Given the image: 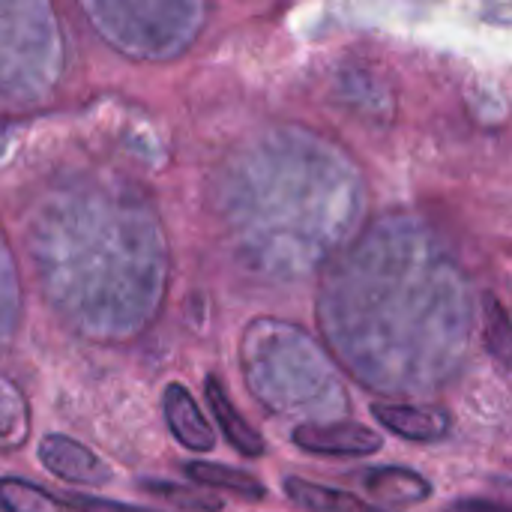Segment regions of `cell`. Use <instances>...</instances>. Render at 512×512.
Segmentation results:
<instances>
[{"label": "cell", "instance_id": "obj_12", "mask_svg": "<svg viewBox=\"0 0 512 512\" xmlns=\"http://www.w3.org/2000/svg\"><path fill=\"white\" fill-rule=\"evenodd\" d=\"M150 495L156 498H165L171 501L174 507L186 512H222V498H216L213 492H201V489H186V486H177V483H168V480H144L141 483Z\"/></svg>", "mask_w": 512, "mask_h": 512}, {"label": "cell", "instance_id": "obj_6", "mask_svg": "<svg viewBox=\"0 0 512 512\" xmlns=\"http://www.w3.org/2000/svg\"><path fill=\"white\" fill-rule=\"evenodd\" d=\"M366 489L372 498H378L387 507H414L432 498V483L402 465H387V468H375L366 477Z\"/></svg>", "mask_w": 512, "mask_h": 512}, {"label": "cell", "instance_id": "obj_14", "mask_svg": "<svg viewBox=\"0 0 512 512\" xmlns=\"http://www.w3.org/2000/svg\"><path fill=\"white\" fill-rule=\"evenodd\" d=\"M447 512H512V507L498 504V501H489V498H462Z\"/></svg>", "mask_w": 512, "mask_h": 512}, {"label": "cell", "instance_id": "obj_2", "mask_svg": "<svg viewBox=\"0 0 512 512\" xmlns=\"http://www.w3.org/2000/svg\"><path fill=\"white\" fill-rule=\"evenodd\" d=\"M291 441L315 456H372L381 450V435L363 423H306L291 432Z\"/></svg>", "mask_w": 512, "mask_h": 512}, {"label": "cell", "instance_id": "obj_5", "mask_svg": "<svg viewBox=\"0 0 512 512\" xmlns=\"http://www.w3.org/2000/svg\"><path fill=\"white\" fill-rule=\"evenodd\" d=\"M375 420L387 426L393 435L432 444L450 435V417L438 408H414V405H375Z\"/></svg>", "mask_w": 512, "mask_h": 512}, {"label": "cell", "instance_id": "obj_1", "mask_svg": "<svg viewBox=\"0 0 512 512\" xmlns=\"http://www.w3.org/2000/svg\"><path fill=\"white\" fill-rule=\"evenodd\" d=\"M39 462L42 468L69 483V486H84V489H102L114 480L111 465L96 456L90 447H84L81 441L69 438V435H45L39 444Z\"/></svg>", "mask_w": 512, "mask_h": 512}, {"label": "cell", "instance_id": "obj_8", "mask_svg": "<svg viewBox=\"0 0 512 512\" xmlns=\"http://www.w3.org/2000/svg\"><path fill=\"white\" fill-rule=\"evenodd\" d=\"M285 495L294 507L306 512H369V507L342 489H330L303 477H288L285 480Z\"/></svg>", "mask_w": 512, "mask_h": 512}, {"label": "cell", "instance_id": "obj_10", "mask_svg": "<svg viewBox=\"0 0 512 512\" xmlns=\"http://www.w3.org/2000/svg\"><path fill=\"white\" fill-rule=\"evenodd\" d=\"M30 438V405L24 393L0 375V453L24 447Z\"/></svg>", "mask_w": 512, "mask_h": 512}, {"label": "cell", "instance_id": "obj_13", "mask_svg": "<svg viewBox=\"0 0 512 512\" xmlns=\"http://www.w3.org/2000/svg\"><path fill=\"white\" fill-rule=\"evenodd\" d=\"M66 498L87 512H156V510H144V507L117 504V501H102V498H93V495H66Z\"/></svg>", "mask_w": 512, "mask_h": 512}, {"label": "cell", "instance_id": "obj_9", "mask_svg": "<svg viewBox=\"0 0 512 512\" xmlns=\"http://www.w3.org/2000/svg\"><path fill=\"white\" fill-rule=\"evenodd\" d=\"M0 507L3 512H87L72 504L69 498H60L21 477L0 480Z\"/></svg>", "mask_w": 512, "mask_h": 512}, {"label": "cell", "instance_id": "obj_4", "mask_svg": "<svg viewBox=\"0 0 512 512\" xmlns=\"http://www.w3.org/2000/svg\"><path fill=\"white\" fill-rule=\"evenodd\" d=\"M204 393H207V405H210L213 420L219 423V429H222L225 441H228L240 456H246V459H258V456H264V453H267V444H264L261 432H258V429H252V426H249V420L234 408V402H231V396H228L225 384H222L219 378H213V375H210V378L204 381Z\"/></svg>", "mask_w": 512, "mask_h": 512}, {"label": "cell", "instance_id": "obj_7", "mask_svg": "<svg viewBox=\"0 0 512 512\" xmlns=\"http://www.w3.org/2000/svg\"><path fill=\"white\" fill-rule=\"evenodd\" d=\"M186 477L204 489H213V492H228L234 498H243V501H264L267 498V486L252 477L249 471H240V468H228V465H219V462H186L183 465Z\"/></svg>", "mask_w": 512, "mask_h": 512}, {"label": "cell", "instance_id": "obj_3", "mask_svg": "<svg viewBox=\"0 0 512 512\" xmlns=\"http://www.w3.org/2000/svg\"><path fill=\"white\" fill-rule=\"evenodd\" d=\"M162 417L180 447L192 453H210L216 447V432L210 420L183 384H168L162 390Z\"/></svg>", "mask_w": 512, "mask_h": 512}, {"label": "cell", "instance_id": "obj_11", "mask_svg": "<svg viewBox=\"0 0 512 512\" xmlns=\"http://www.w3.org/2000/svg\"><path fill=\"white\" fill-rule=\"evenodd\" d=\"M486 351L501 372H512V324L498 297H486Z\"/></svg>", "mask_w": 512, "mask_h": 512}]
</instances>
